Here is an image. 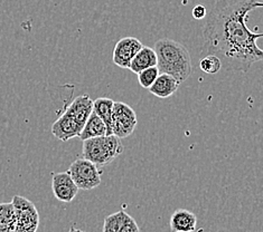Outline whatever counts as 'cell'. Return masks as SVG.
I'll return each mask as SVG.
<instances>
[{"mask_svg":"<svg viewBox=\"0 0 263 232\" xmlns=\"http://www.w3.org/2000/svg\"><path fill=\"white\" fill-rule=\"evenodd\" d=\"M259 0H218L203 29L204 45L229 71L248 72L262 60L263 51L256 40L263 36L247 26L251 11L262 8Z\"/></svg>","mask_w":263,"mask_h":232,"instance_id":"6da1fadb","label":"cell"},{"mask_svg":"<svg viewBox=\"0 0 263 232\" xmlns=\"http://www.w3.org/2000/svg\"><path fill=\"white\" fill-rule=\"evenodd\" d=\"M106 135V126L103 121L95 112L92 111L89 118H87L82 131L80 132L79 137L82 141L92 139V137Z\"/></svg>","mask_w":263,"mask_h":232,"instance_id":"5bb4252c","label":"cell"},{"mask_svg":"<svg viewBox=\"0 0 263 232\" xmlns=\"http://www.w3.org/2000/svg\"><path fill=\"white\" fill-rule=\"evenodd\" d=\"M172 232H194L197 227V218L186 209H178L171 217Z\"/></svg>","mask_w":263,"mask_h":232,"instance_id":"8fae6325","label":"cell"},{"mask_svg":"<svg viewBox=\"0 0 263 232\" xmlns=\"http://www.w3.org/2000/svg\"><path fill=\"white\" fill-rule=\"evenodd\" d=\"M11 203L16 215L14 232H37L40 225V213L36 205L22 196H15Z\"/></svg>","mask_w":263,"mask_h":232,"instance_id":"5b68a950","label":"cell"},{"mask_svg":"<svg viewBox=\"0 0 263 232\" xmlns=\"http://www.w3.org/2000/svg\"><path fill=\"white\" fill-rule=\"evenodd\" d=\"M137 75H138V81H139V84L143 87V89L148 90L149 87L154 84L156 78L158 77L159 71L157 66H153V67L146 68V70L141 71Z\"/></svg>","mask_w":263,"mask_h":232,"instance_id":"d6986e66","label":"cell"},{"mask_svg":"<svg viewBox=\"0 0 263 232\" xmlns=\"http://www.w3.org/2000/svg\"><path fill=\"white\" fill-rule=\"evenodd\" d=\"M153 66H157V55L153 48L142 46L131 60L129 70L135 74H139L141 71Z\"/></svg>","mask_w":263,"mask_h":232,"instance_id":"4fadbf2b","label":"cell"},{"mask_svg":"<svg viewBox=\"0 0 263 232\" xmlns=\"http://www.w3.org/2000/svg\"><path fill=\"white\" fill-rule=\"evenodd\" d=\"M199 67L204 73L213 75L221 71L222 62L215 55L209 54L203 59L199 60Z\"/></svg>","mask_w":263,"mask_h":232,"instance_id":"ac0fdd59","label":"cell"},{"mask_svg":"<svg viewBox=\"0 0 263 232\" xmlns=\"http://www.w3.org/2000/svg\"><path fill=\"white\" fill-rule=\"evenodd\" d=\"M179 85V81L171 75L159 73L158 77L156 78L148 91L159 98H168L177 92Z\"/></svg>","mask_w":263,"mask_h":232,"instance_id":"30bf717a","label":"cell"},{"mask_svg":"<svg viewBox=\"0 0 263 232\" xmlns=\"http://www.w3.org/2000/svg\"><path fill=\"white\" fill-rule=\"evenodd\" d=\"M138 118L134 109L123 102H115L112 109L111 130L112 134L119 139H126L134 133Z\"/></svg>","mask_w":263,"mask_h":232,"instance_id":"8992f818","label":"cell"},{"mask_svg":"<svg viewBox=\"0 0 263 232\" xmlns=\"http://www.w3.org/2000/svg\"><path fill=\"white\" fill-rule=\"evenodd\" d=\"M123 144L118 136L102 135L83 141V158L98 167H103L114 162L123 153Z\"/></svg>","mask_w":263,"mask_h":232,"instance_id":"3957f363","label":"cell"},{"mask_svg":"<svg viewBox=\"0 0 263 232\" xmlns=\"http://www.w3.org/2000/svg\"><path fill=\"white\" fill-rule=\"evenodd\" d=\"M16 215L11 202L0 203V232H14Z\"/></svg>","mask_w":263,"mask_h":232,"instance_id":"2e32d148","label":"cell"},{"mask_svg":"<svg viewBox=\"0 0 263 232\" xmlns=\"http://www.w3.org/2000/svg\"><path fill=\"white\" fill-rule=\"evenodd\" d=\"M83 126L75 118L64 112L52 125V133L60 141L66 142L79 136Z\"/></svg>","mask_w":263,"mask_h":232,"instance_id":"9c48e42d","label":"cell"},{"mask_svg":"<svg viewBox=\"0 0 263 232\" xmlns=\"http://www.w3.org/2000/svg\"><path fill=\"white\" fill-rule=\"evenodd\" d=\"M154 51L157 55L159 73L171 75L179 84L191 76L193 71L191 55L180 43L171 38H161L155 44Z\"/></svg>","mask_w":263,"mask_h":232,"instance_id":"7a4b0ae2","label":"cell"},{"mask_svg":"<svg viewBox=\"0 0 263 232\" xmlns=\"http://www.w3.org/2000/svg\"><path fill=\"white\" fill-rule=\"evenodd\" d=\"M67 172L79 189L82 190L96 189L102 182L100 167L84 158L74 161Z\"/></svg>","mask_w":263,"mask_h":232,"instance_id":"277c9868","label":"cell"},{"mask_svg":"<svg viewBox=\"0 0 263 232\" xmlns=\"http://www.w3.org/2000/svg\"><path fill=\"white\" fill-rule=\"evenodd\" d=\"M129 215L124 211H118L104 219L102 232H118Z\"/></svg>","mask_w":263,"mask_h":232,"instance_id":"e0dca14e","label":"cell"},{"mask_svg":"<svg viewBox=\"0 0 263 232\" xmlns=\"http://www.w3.org/2000/svg\"><path fill=\"white\" fill-rule=\"evenodd\" d=\"M52 190L55 198L61 202L70 203L78 196L79 187L74 183L68 172H60L53 175Z\"/></svg>","mask_w":263,"mask_h":232,"instance_id":"ba28073f","label":"cell"},{"mask_svg":"<svg viewBox=\"0 0 263 232\" xmlns=\"http://www.w3.org/2000/svg\"><path fill=\"white\" fill-rule=\"evenodd\" d=\"M93 111V101L89 95L78 96L74 101L67 106L65 112L67 114L72 115L82 126L89 118L90 114Z\"/></svg>","mask_w":263,"mask_h":232,"instance_id":"7c38bea8","label":"cell"},{"mask_svg":"<svg viewBox=\"0 0 263 232\" xmlns=\"http://www.w3.org/2000/svg\"><path fill=\"white\" fill-rule=\"evenodd\" d=\"M142 46V43L136 37H124L116 44L114 55H112L114 62L118 67L129 68L131 60L134 59L136 54L140 51Z\"/></svg>","mask_w":263,"mask_h":232,"instance_id":"52a82bcc","label":"cell"},{"mask_svg":"<svg viewBox=\"0 0 263 232\" xmlns=\"http://www.w3.org/2000/svg\"><path fill=\"white\" fill-rule=\"evenodd\" d=\"M192 15L196 20L203 19V18L206 17V8L204 7L203 5H197V6H195V7H194V9L192 11Z\"/></svg>","mask_w":263,"mask_h":232,"instance_id":"44dd1931","label":"cell"},{"mask_svg":"<svg viewBox=\"0 0 263 232\" xmlns=\"http://www.w3.org/2000/svg\"><path fill=\"white\" fill-rule=\"evenodd\" d=\"M118 232H139V227H138V224H137L135 219L133 217L128 216L126 221L123 222L122 227Z\"/></svg>","mask_w":263,"mask_h":232,"instance_id":"ffe728a7","label":"cell"},{"mask_svg":"<svg viewBox=\"0 0 263 232\" xmlns=\"http://www.w3.org/2000/svg\"><path fill=\"white\" fill-rule=\"evenodd\" d=\"M114 101L108 97H99L93 101V112L101 118L106 126V135L112 134L111 130V118L112 109H114Z\"/></svg>","mask_w":263,"mask_h":232,"instance_id":"9a60e30c","label":"cell"},{"mask_svg":"<svg viewBox=\"0 0 263 232\" xmlns=\"http://www.w3.org/2000/svg\"><path fill=\"white\" fill-rule=\"evenodd\" d=\"M68 232H85V231L81 230V229H78V228H75V227H72Z\"/></svg>","mask_w":263,"mask_h":232,"instance_id":"7402d4cb","label":"cell"}]
</instances>
